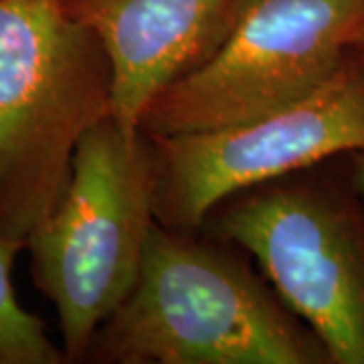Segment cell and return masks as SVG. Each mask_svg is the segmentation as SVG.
Segmentation results:
<instances>
[{
  "mask_svg": "<svg viewBox=\"0 0 364 364\" xmlns=\"http://www.w3.org/2000/svg\"><path fill=\"white\" fill-rule=\"evenodd\" d=\"M114 364H332L249 261L154 221L130 296L91 340Z\"/></svg>",
  "mask_w": 364,
  "mask_h": 364,
  "instance_id": "1",
  "label": "cell"
},
{
  "mask_svg": "<svg viewBox=\"0 0 364 364\" xmlns=\"http://www.w3.org/2000/svg\"><path fill=\"white\" fill-rule=\"evenodd\" d=\"M109 114V59L65 0H0L2 237L26 245L65 193L79 140Z\"/></svg>",
  "mask_w": 364,
  "mask_h": 364,
  "instance_id": "2",
  "label": "cell"
},
{
  "mask_svg": "<svg viewBox=\"0 0 364 364\" xmlns=\"http://www.w3.org/2000/svg\"><path fill=\"white\" fill-rule=\"evenodd\" d=\"M203 227L259 263L332 364H364V196L348 154L225 198Z\"/></svg>",
  "mask_w": 364,
  "mask_h": 364,
  "instance_id": "3",
  "label": "cell"
},
{
  "mask_svg": "<svg viewBox=\"0 0 364 364\" xmlns=\"http://www.w3.org/2000/svg\"><path fill=\"white\" fill-rule=\"evenodd\" d=\"M154 221L152 142L109 114L79 140L59 205L26 239L67 360L87 356L100 326L130 296Z\"/></svg>",
  "mask_w": 364,
  "mask_h": 364,
  "instance_id": "4",
  "label": "cell"
},
{
  "mask_svg": "<svg viewBox=\"0 0 364 364\" xmlns=\"http://www.w3.org/2000/svg\"><path fill=\"white\" fill-rule=\"evenodd\" d=\"M364 39V0H243L223 45L146 109L148 136L265 116L318 90Z\"/></svg>",
  "mask_w": 364,
  "mask_h": 364,
  "instance_id": "5",
  "label": "cell"
},
{
  "mask_svg": "<svg viewBox=\"0 0 364 364\" xmlns=\"http://www.w3.org/2000/svg\"><path fill=\"white\" fill-rule=\"evenodd\" d=\"M154 152V217L193 231L225 198L330 158L364 152V47L312 93L237 126L148 136Z\"/></svg>",
  "mask_w": 364,
  "mask_h": 364,
  "instance_id": "6",
  "label": "cell"
},
{
  "mask_svg": "<svg viewBox=\"0 0 364 364\" xmlns=\"http://www.w3.org/2000/svg\"><path fill=\"white\" fill-rule=\"evenodd\" d=\"M65 4L104 45L112 65V116L136 132L162 91L221 47L243 0H65Z\"/></svg>",
  "mask_w": 364,
  "mask_h": 364,
  "instance_id": "7",
  "label": "cell"
},
{
  "mask_svg": "<svg viewBox=\"0 0 364 364\" xmlns=\"http://www.w3.org/2000/svg\"><path fill=\"white\" fill-rule=\"evenodd\" d=\"M23 241L0 235V364H61L65 350L57 348L45 324L18 304L13 287V263Z\"/></svg>",
  "mask_w": 364,
  "mask_h": 364,
  "instance_id": "8",
  "label": "cell"
},
{
  "mask_svg": "<svg viewBox=\"0 0 364 364\" xmlns=\"http://www.w3.org/2000/svg\"><path fill=\"white\" fill-rule=\"evenodd\" d=\"M350 162V176L358 193L364 196V152H352L348 154Z\"/></svg>",
  "mask_w": 364,
  "mask_h": 364,
  "instance_id": "9",
  "label": "cell"
},
{
  "mask_svg": "<svg viewBox=\"0 0 364 364\" xmlns=\"http://www.w3.org/2000/svg\"><path fill=\"white\" fill-rule=\"evenodd\" d=\"M360 47H364V39H363V43H360Z\"/></svg>",
  "mask_w": 364,
  "mask_h": 364,
  "instance_id": "10",
  "label": "cell"
}]
</instances>
